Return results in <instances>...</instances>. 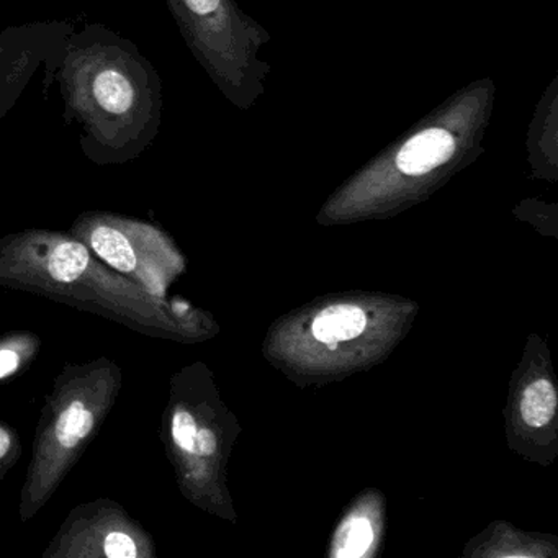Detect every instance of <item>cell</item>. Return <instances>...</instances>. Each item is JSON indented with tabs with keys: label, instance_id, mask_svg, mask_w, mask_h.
Instances as JSON below:
<instances>
[{
	"label": "cell",
	"instance_id": "5",
	"mask_svg": "<svg viewBox=\"0 0 558 558\" xmlns=\"http://www.w3.org/2000/svg\"><path fill=\"white\" fill-rule=\"evenodd\" d=\"M45 558H155L149 532L120 502L76 506L44 551Z\"/></svg>",
	"mask_w": 558,
	"mask_h": 558
},
{
	"label": "cell",
	"instance_id": "9",
	"mask_svg": "<svg viewBox=\"0 0 558 558\" xmlns=\"http://www.w3.org/2000/svg\"><path fill=\"white\" fill-rule=\"evenodd\" d=\"M40 351L41 339L35 332L12 331L0 336V380H8L31 367Z\"/></svg>",
	"mask_w": 558,
	"mask_h": 558
},
{
	"label": "cell",
	"instance_id": "11",
	"mask_svg": "<svg viewBox=\"0 0 558 558\" xmlns=\"http://www.w3.org/2000/svg\"><path fill=\"white\" fill-rule=\"evenodd\" d=\"M374 541L371 522L364 518L351 519L344 522L336 534V557L357 558L367 551Z\"/></svg>",
	"mask_w": 558,
	"mask_h": 558
},
{
	"label": "cell",
	"instance_id": "10",
	"mask_svg": "<svg viewBox=\"0 0 558 558\" xmlns=\"http://www.w3.org/2000/svg\"><path fill=\"white\" fill-rule=\"evenodd\" d=\"M557 410V393L548 380H535L522 393L521 416L531 427H542L550 423Z\"/></svg>",
	"mask_w": 558,
	"mask_h": 558
},
{
	"label": "cell",
	"instance_id": "7",
	"mask_svg": "<svg viewBox=\"0 0 558 558\" xmlns=\"http://www.w3.org/2000/svg\"><path fill=\"white\" fill-rule=\"evenodd\" d=\"M456 151V142L449 132L429 129L417 133L401 148L397 166L408 175H423L446 165Z\"/></svg>",
	"mask_w": 558,
	"mask_h": 558
},
{
	"label": "cell",
	"instance_id": "2",
	"mask_svg": "<svg viewBox=\"0 0 558 558\" xmlns=\"http://www.w3.org/2000/svg\"><path fill=\"white\" fill-rule=\"evenodd\" d=\"M0 286L96 313L146 336L174 335L187 325V306L149 295L61 231L0 238Z\"/></svg>",
	"mask_w": 558,
	"mask_h": 558
},
{
	"label": "cell",
	"instance_id": "6",
	"mask_svg": "<svg viewBox=\"0 0 558 558\" xmlns=\"http://www.w3.org/2000/svg\"><path fill=\"white\" fill-rule=\"evenodd\" d=\"M73 31V25L66 22H35L0 31V122L14 109L41 68L48 93Z\"/></svg>",
	"mask_w": 558,
	"mask_h": 558
},
{
	"label": "cell",
	"instance_id": "12",
	"mask_svg": "<svg viewBox=\"0 0 558 558\" xmlns=\"http://www.w3.org/2000/svg\"><path fill=\"white\" fill-rule=\"evenodd\" d=\"M22 456V440L17 429L0 421V483L14 469Z\"/></svg>",
	"mask_w": 558,
	"mask_h": 558
},
{
	"label": "cell",
	"instance_id": "3",
	"mask_svg": "<svg viewBox=\"0 0 558 558\" xmlns=\"http://www.w3.org/2000/svg\"><path fill=\"white\" fill-rule=\"evenodd\" d=\"M122 387V368L112 359L64 364L35 430L19 502L22 522L34 519L53 498L112 413Z\"/></svg>",
	"mask_w": 558,
	"mask_h": 558
},
{
	"label": "cell",
	"instance_id": "8",
	"mask_svg": "<svg viewBox=\"0 0 558 558\" xmlns=\"http://www.w3.org/2000/svg\"><path fill=\"white\" fill-rule=\"evenodd\" d=\"M367 326L364 310L351 305L331 306L323 310L313 322V336L318 341L344 342L357 338Z\"/></svg>",
	"mask_w": 558,
	"mask_h": 558
},
{
	"label": "cell",
	"instance_id": "1",
	"mask_svg": "<svg viewBox=\"0 0 558 558\" xmlns=\"http://www.w3.org/2000/svg\"><path fill=\"white\" fill-rule=\"evenodd\" d=\"M64 119L80 129L84 156L97 166L138 159L161 126V80L132 40L104 25L74 28L57 76Z\"/></svg>",
	"mask_w": 558,
	"mask_h": 558
},
{
	"label": "cell",
	"instance_id": "4",
	"mask_svg": "<svg viewBox=\"0 0 558 558\" xmlns=\"http://www.w3.org/2000/svg\"><path fill=\"white\" fill-rule=\"evenodd\" d=\"M71 236L86 244L110 269L166 300L182 259L165 231L149 221L110 211H86L74 221Z\"/></svg>",
	"mask_w": 558,
	"mask_h": 558
}]
</instances>
